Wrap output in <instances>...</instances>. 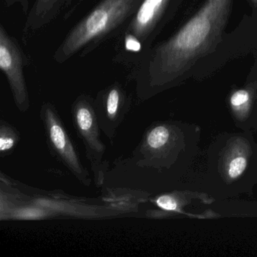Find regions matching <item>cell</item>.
<instances>
[{"instance_id": "obj_1", "label": "cell", "mask_w": 257, "mask_h": 257, "mask_svg": "<svg viewBox=\"0 0 257 257\" xmlns=\"http://www.w3.org/2000/svg\"><path fill=\"white\" fill-rule=\"evenodd\" d=\"M234 0H206L176 34L150 50L137 73V94L147 100L175 82L220 43Z\"/></svg>"}, {"instance_id": "obj_2", "label": "cell", "mask_w": 257, "mask_h": 257, "mask_svg": "<svg viewBox=\"0 0 257 257\" xmlns=\"http://www.w3.org/2000/svg\"><path fill=\"white\" fill-rule=\"evenodd\" d=\"M143 0H102L101 2L67 34L54 54L57 63L63 64L132 19Z\"/></svg>"}, {"instance_id": "obj_3", "label": "cell", "mask_w": 257, "mask_h": 257, "mask_svg": "<svg viewBox=\"0 0 257 257\" xmlns=\"http://www.w3.org/2000/svg\"><path fill=\"white\" fill-rule=\"evenodd\" d=\"M71 116L76 135L85 147V154L96 187H103L109 163L106 159V147L101 140L94 107V99L88 94L76 97L71 106Z\"/></svg>"}, {"instance_id": "obj_4", "label": "cell", "mask_w": 257, "mask_h": 257, "mask_svg": "<svg viewBox=\"0 0 257 257\" xmlns=\"http://www.w3.org/2000/svg\"><path fill=\"white\" fill-rule=\"evenodd\" d=\"M46 144L51 154L84 186L92 183L88 170L84 166L79 153L69 136L58 109L51 102H44L40 110Z\"/></svg>"}, {"instance_id": "obj_5", "label": "cell", "mask_w": 257, "mask_h": 257, "mask_svg": "<svg viewBox=\"0 0 257 257\" xmlns=\"http://www.w3.org/2000/svg\"><path fill=\"white\" fill-rule=\"evenodd\" d=\"M25 58L17 42L0 25V69L7 77L15 103L21 112L31 107L25 75Z\"/></svg>"}, {"instance_id": "obj_6", "label": "cell", "mask_w": 257, "mask_h": 257, "mask_svg": "<svg viewBox=\"0 0 257 257\" xmlns=\"http://www.w3.org/2000/svg\"><path fill=\"white\" fill-rule=\"evenodd\" d=\"M132 103V97L118 82L99 91L94 99L99 125L111 144L130 111Z\"/></svg>"}, {"instance_id": "obj_7", "label": "cell", "mask_w": 257, "mask_h": 257, "mask_svg": "<svg viewBox=\"0 0 257 257\" xmlns=\"http://www.w3.org/2000/svg\"><path fill=\"white\" fill-rule=\"evenodd\" d=\"M169 2L170 0H143L126 31L124 41L127 49L138 52L142 48L145 49Z\"/></svg>"}, {"instance_id": "obj_8", "label": "cell", "mask_w": 257, "mask_h": 257, "mask_svg": "<svg viewBox=\"0 0 257 257\" xmlns=\"http://www.w3.org/2000/svg\"><path fill=\"white\" fill-rule=\"evenodd\" d=\"M251 156L249 142L243 138H236L228 142L220 159L222 178L227 182L237 180L244 172Z\"/></svg>"}, {"instance_id": "obj_9", "label": "cell", "mask_w": 257, "mask_h": 257, "mask_svg": "<svg viewBox=\"0 0 257 257\" xmlns=\"http://www.w3.org/2000/svg\"><path fill=\"white\" fill-rule=\"evenodd\" d=\"M66 2L67 0H36L25 23L23 40L52 23Z\"/></svg>"}, {"instance_id": "obj_10", "label": "cell", "mask_w": 257, "mask_h": 257, "mask_svg": "<svg viewBox=\"0 0 257 257\" xmlns=\"http://www.w3.org/2000/svg\"><path fill=\"white\" fill-rule=\"evenodd\" d=\"M256 88V82H252L244 88L235 90L230 95V108L239 121H244L249 116Z\"/></svg>"}, {"instance_id": "obj_11", "label": "cell", "mask_w": 257, "mask_h": 257, "mask_svg": "<svg viewBox=\"0 0 257 257\" xmlns=\"http://www.w3.org/2000/svg\"><path fill=\"white\" fill-rule=\"evenodd\" d=\"M21 141V134L8 121H0V153L1 156H8L17 147Z\"/></svg>"}, {"instance_id": "obj_12", "label": "cell", "mask_w": 257, "mask_h": 257, "mask_svg": "<svg viewBox=\"0 0 257 257\" xmlns=\"http://www.w3.org/2000/svg\"><path fill=\"white\" fill-rule=\"evenodd\" d=\"M187 200L183 199L180 193L164 194L156 198L155 204L160 210L168 213L181 211Z\"/></svg>"}, {"instance_id": "obj_13", "label": "cell", "mask_w": 257, "mask_h": 257, "mask_svg": "<svg viewBox=\"0 0 257 257\" xmlns=\"http://www.w3.org/2000/svg\"><path fill=\"white\" fill-rule=\"evenodd\" d=\"M4 1L6 5L8 7L19 4L22 7L25 14H28V10H29V0H4Z\"/></svg>"}, {"instance_id": "obj_14", "label": "cell", "mask_w": 257, "mask_h": 257, "mask_svg": "<svg viewBox=\"0 0 257 257\" xmlns=\"http://www.w3.org/2000/svg\"><path fill=\"white\" fill-rule=\"evenodd\" d=\"M251 4L257 7V0H250Z\"/></svg>"}]
</instances>
